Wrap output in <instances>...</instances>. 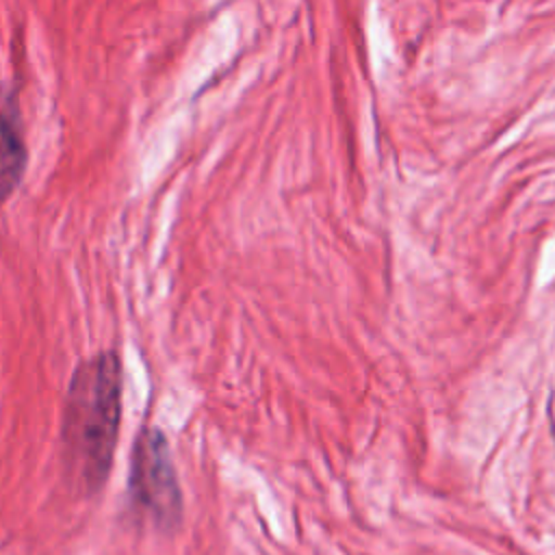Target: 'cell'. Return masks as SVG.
Masks as SVG:
<instances>
[{
	"label": "cell",
	"instance_id": "obj_1",
	"mask_svg": "<svg viewBox=\"0 0 555 555\" xmlns=\"http://www.w3.org/2000/svg\"><path fill=\"white\" fill-rule=\"evenodd\" d=\"M121 421V360L106 349L82 360L67 384L61 453L69 481L95 494L108 479Z\"/></svg>",
	"mask_w": 555,
	"mask_h": 555
},
{
	"label": "cell",
	"instance_id": "obj_2",
	"mask_svg": "<svg viewBox=\"0 0 555 555\" xmlns=\"http://www.w3.org/2000/svg\"><path fill=\"white\" fill-rule=\"evenodd\" d=\"M128 496L132 509L160 529H173L182 518V494L169 444L156 427H143L134 440Z\"/></svg>",
	"mask_w": 555,
	"mask_h": 555
},
{
	"label": "cell",
	"instance_id": "obj_3",
	"mask_svg": "<svg viewBox=\"0 0 555 555\" xmlns=\"http://www.w3.org/2000/svg\"><path fill=\"white\" fill-rule=\"evenodd\" d=\"M28 165V150L20 126L15 93L0 87V204L20 186Z\"/></svg>",
	"mask_w": 555,
	"mask_h": 555
}]
</instances>
